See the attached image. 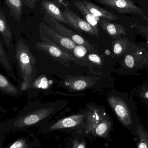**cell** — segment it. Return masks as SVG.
Masks as SVG:
<instances>
[{
    "instance_id": "1",
    "label": "cell",
    "mask_w": 148,
    "mask_h": 148,
    "mask_svg": "<svg viewBox=\"0 0 148 148\" xmlns=\"http://www.w3.org/2000/svg\"><path fill=\"white\" fill-rule=\"evenodd\" d=\"M56 105H44L41 108L25 111L4 124L3 131H15L45 123L61 109Z\"/></svg>"
},
{
    "instance_id": "2",
    "label": "cell",
    "mask_w": 148,
    "mask_h": 148,
    "mask_svg": "<svg viewBox=\"0 0 148 148\" xmlns=\"http://www.w3.org/2000/svg\"><path fill=\"white\" fill-rule=\"evenodd\" d=\"M16 58L23 80L21 89L25 90L29 87L34 77L36 61L29 48L21 39H20L17 45Z\"/></svg>"
},
{
    "instance_id": "3",
    "label": "cell",
    "mask_w": 148,
    "mask_h": 148,
    "mask_svg": "<svg viewBox=\"0 0 148 148\" xmlns=\"http://www.w3.org/2000/svg\"><path fill=\"white\" fill-rule=\"evenodd\" d=\"M41 40V42H38L36 44L37 49L45 52L63 65L66 64V65L71 62L76 64L79 63L78 59L71 53L47 40Z\"/></svg>"
},
{
    "instance_id": "4",
    "label": "cell",
    "mask_w": 148,
    "mask_h": 148,
    "mask_svg": "<svg viewBox=\"0 0 148 148\" xmlns=\"http://www.w3.org/2000/svg\"><path fill=\"white\" fill-rule=\"evenodd\" d=\"M40 38L47 40L73 54L76 44L69 38L56 32L50 26L44 23L40 25Z\"/></svg>"
},
{
    "instance_id": "5",
    "label": "cell",
    "mask_w": 148,
    "mask_h": 148,
    "mask_svg": "<svg viewBox=\"0 0 148 148\" xmlns=\"http://www.w3.org/2000/svg\"><path fill=\"white\" fill-rule=\"evenodd\" d=\"M45 20L49 23L50 27L54 30L60 33L63 36L69 38L77 45H81L85 46L88 50L89 51H93L91 44L83 37L79 34L75 32L73 30L70 29L67 27L62 24L60 22L56 21L55 19L52 18L47 14H45L44 16Z\"/></svg>"
},
{
    "instance_id": "6",
    "label": "cell",
    "mask_w": 148,
    "mask_h": 148,
    "mask_svg": "<svg viewBox=\"0 0 148 148\" xmlns=\"http://www.w3.org/2000/svg\"><path fill=\"white\" fill-rule=\"evenodd\" d=\"M107 100L121 123L127 128L132 126L133 124L132 115L126 103L121 98L114 96L108 97Z\"/></svg>"
},
{
    "instance_id": "7",
    "label": "cell",
    "mask_w": 148,
    "mask_h": 148,
    "mask_svg": "<svg viewBox=\"0 0 148 148\" xmlns=\"http://www.w3.org/2000/svg\"><path fill=\"white\" fill-rule=\"evenodd\" d=\"M96 2L111 8L123 14H145L141 9L136 6L132 0H94Z\"/></svg>"
},
{
    "instance_id": "8",
    "label": "cell",
    "mask_w": 148,
    "mask_h": 148,
    "mask_svg": "<svg viewBox=\"0 0 148 148\" xmlns=\"http://www.w3.org/2000/svg\"><path fill=\"white\" fill-rule=\"evenodd\" d=\"M87 112L83 114L74 115L59 120L48 127L49 131L56 130L76 128L83 125L86 121Z\"/></svg>"
},
{
    "instance_id": "9",
    "label": "cell",
    "mask_w": 148,
    "mask_h": 148,
    "mask_svg": "<svg viewBox=\"0 0 148 148\" xmlns=\"http://www.w3.org/2000/svg\"><path fill=\"white\" fill-rule=\"evenodd\" d=\"M63 13L64 16L71 23L78 33L81 34V31H83L90 35L96 36L94 29L86 20L81 18L70 10L66 9Z\"/></svg>"
},
{
    "instance_id": "10",
    "label": "cell",
    "mask_w": 148,
    "mask_h": 148,
    "mask_svg": "<svg viewBox=\"0 0 148 148\" xmlns=\"http://www.w3.org/2000/svg\"><path fill=\"white\" fill-rule=\"evenodd\" d=\"M41 4L43 9L45 10L46 14L58 22L67 24L74 30L76 31L71 23L64 16L63 12L61 11L55 3L48 0H43L41 2Z\"/></svg>"
},
{
    "instance_id": "11",
    "label": "cell",
    "mask_w": 148,
    "mask_h": 148,
    "mask_svg": "<svg viewBox=\"0 0 148 148\" xmlns=\"http://www.w3.org/2000/svg\"><path fill=\"white\" fill-rule=\"evenodd\" d=\"M107 115L103 109L92 108L87 112L86 123L87 130L88 133H92L96 127Z\"/></svg>"
},
{
    "instance_id": "12",
    "label": "cell",
    "mask_w": 148,
    "mask_h": 148,
    "mask_svg": "<svg viewBox=\"0 0 148 148\" xmlns=\"http://www.w3.org/2000/svg\"><path fill=\"white\" fill-rule=\"evenodd\" d=\"M113 123L108 115L96 127L92 134L95 137L103 138L109 141H111L110 132L113 130Z\"/></svg>"
},
{
    "instance_id": "13",
    "label": "cell",
    "mask_w": 148,
    "mask_h": 148,
    "mask_svg": "<svg viewBox=\"0 0 148 148\" xmlns=\"http://www.w3.org/2000/svg\"><path fill=\"white\" fill-rule=\"evenodd\" d=\"M82 1L87 8L95 17L105 19L109 21L118 20L117 16L107 10L87 0H83Z\"/></svg>"
},
{
    "instance_id": "14",
    "label": "cell",
    "mask_w": 148,
    "mask_h": 148,
    "mask_svg": "<svg viewBox=\"0 0 148 148\" xmlns=\"http://www.w3.org/2000/svg\"><path fill=\"white\" fill-rule=\"evenodd\" d=\"M74 4L81 12L83 16L85 18V20L92 26L95 32L96 37H99V29L98 27V22L101 18L95 17L94 15L92 14L84 5L82 1L81 0L75 1L74 2Z\"/></svg>"
},
{
    "instance_id": "15",
    "label": "cell",
    "mask_w": 148,
    "mask_h": 148,
    "mask_svg": "<svg viewBox=\"0 0 148 148\" xmlns=\"http://www.w3.org/2000/svg\"><path fill=\"white\" fill-rule=\"evenodd\" d=\"M98 24L112 38H116L122 35L126 34L125 28L121 24L111 23L102 18L100 19Z\"/></svg>"
},
{
    "instance_id": "16",
    "label": "cell",
    "mask_w": 148,
    "mask_h": 148,
    "mask_svg": "<svg viewBox=\"0 0 148 148\" xmlns=\"http://www.w3.org/2000/svg\"><path fill=\"white\" fill-rule=\"evenodd\" d=\"M0 33L3 37L5 43L10 47L12 42V35L10 27L7 22L5 14L0 8Z\"/></svg>"
},
{
    "instance_id": "17",
    "label": "cell",
    "mask_w": 148,
    "mask_h": 148,
    "mask_svg": "<svg viewBox=\"0 0 148 148\" xmlns=\"http://www.w3.org/2000/svg\"><path fill=\"white\" fill-rule=\"evenodd\" d=\"M67 84V87L71 90L80 91L88 88L92 84L86 77H81L71 78Z\"/></svg>"
},
{
    "instance_id": "18",
    "label": "cell",
    "mask_w": 148,
    "mask_h": 148,
    "mask_svg": "<svg viewBox=\"0 0 148 148\" xmlns=\"http://www.w3.org/2000/svg\"><path fill=\"white\" fill-rule=\"evenodd\" d=\"M0 89L4 94L17 97L20 91L3 75L0 74Z\"/></svg>"
},
{
    "instance_id": "19",
    "label": "cell",
    "mask_w": 148,
    "mask_h": 148,
    "mask_svg": "<svg viewBox=\"0 0 148 148\" xmlns=\"http://www.w3.org/2000/svg\"><path fill=\"white\" fill-rule=\"evenodd\" d=\"M10 10V14L17 21L21 22L22 13V0H4Z\"/></svg>"
},
{
    "instance_id": "20",
    "label": "cell",
    "mask_w": 148,
    "mask_h": 148,
    "mask_svg": "<svg viewBox=\"0 0 148 148\" xmlns=\"http://www.w3.org/2000/svg\"><path fill=\"white\" fill-rule=\"evenodd\" d=\"M0 65L7 72L8 75L11 77L15 82H18L12 66L8 60V58L5 54V51L2 46L1 42H0Z\"/></svg>"
},
{
    "instance_id": "21",
    "label": "cell",
    "mask_w": 148,
    "mask_h": 148,
    "mask_svg": "<svg viewBox=\"0 0 148 148\" xmlns=\"http://www.w3.org/2000/svg\"><path fill=\"white\" fill-rule=\"evenodd\" d=\"M136 133L138 138L137 148H148V131L142 124L138 125Z\"/></svg>"
},
{
    "instance_id": "22",
    "label": "cell",
    "mask_w": 148,
    "mask_h": 148,
    "mask_svg": "<svg viewBox=\"0 0 148 148\" xmlns=\"http://www.w3.org/2000/svg\"><path fill=\"white\" fill-rule=\"evenodd\" d=\"M112 45L114 54L119 56L123 54L127 49L128 46V40L126 38H120L113 42Z\"/></svg>"
},
{
    "instance_id": "23",
    "label": "cell",
    "mask_w": 148,
    "mask_h": 148,
    "mask_svg": "<svg viewBox=\"0 0 148 148\" xmlns=\"http://www.w3.org/2000/svg\"><path fill=\"white\" fill-rule=\"evenodd\" d=\"M87 50L85 46L76 44L73 50V54L76 59H82L87 55Z\"/></svg>"
},
{
    "instance_id": "24",
    "label": "cell",
    "mask_w": 148,
    "mask_h": 148,
    "mask_svg": "<svg viewBox=\"0 0 148 148\" xmlns=\"http://www.w3.org/2000/svg\"><path fill=\"white\" fill-rule=\"evenodd\" d=\"M131 27L136 29L142 36L148 40V25H139L134 23H132Z\"/></svg>"
},
{
    "instance_id": "25",
    "label": "cell",
    "mask_w": 148,
    "mask_h": 148,
    "mask_svg": "<svg viewBox=\"0 0 148 148\" xmlns=\"http://www.w3.org/2000/svg\"><path fill=\"white\" fill-rule=\"evenodd\" d=\"M125 65L129 68L132 69L134 67L135 61L134 56L131 55H127L124 59Z\"/></svg>"
},
{
    "instance_id": "26",
    "label": "cell",
    "mask_w": 148,
    "mask_h": 148,
    "mask_svg": "<svg viewBox=\"0 0 148 148\" xmlns=\"http://www.w3.org/2000/svg\"><path fill=\"white\" fill-rule=\"evenodd\" d=\"M88 58L91 62L98 65H101L102 64V60L101 57L96 54L91 53L88 55Z\"/></svg>"
},
{
    "instance_id": "27",
    "label": "cell",
    "mask_w": 148,
    "mask_h": 148,
    "mask_svg": "<svg viewBox=\"0 0 148 148\" xmlns=\"http://www.w3.org/2000/svg\"><path fill=\"white\" fill-rule=\"evenodd\" d=\"M28 145L23 139H20L13 143L9 148H27Z\"/></svg>"
},
{
    "instance_id": "28",
    "label": "cell",
    "mask_w": 148,
    "mask_h": 148,
    "mask_svg": "<svg viewBox=\"0 0 148 148\" xmlns=\"http://www.w3.org/2000/svg\"><path fill=\"white\" fill-rule=\"evenodd\" d=\"M22 1L25 6L30 8L33 9L35 7L36 2L35 0H22Z\"/></svg>"
},
{
    "instance_id": "29",
    "label": "cell",
    "mask_w": 148,
    "mask_h": 148,
    "mask_svg": "<svg viewBox=\"0 0 148 148\" xmlns=\"http://www.w3.org/2000/svg\"><path fill=\"white\" fill-rule=\"evenodd\" d=\"M140 96L142 98L148 100V89H142L141 91H140Z\"/></svg>"
},
{
    "instance_id": "30",
    "label": "cell",
    "mask_w": 148,
    "mask_h": 148,
    "mask_svg": "<svg viewBox=\"0 0 148 148\" xmlns=\"http://www.w3.org/2000/svg\"><path fill=\"white\" fill-rule=\"evenodd\" d=\"M75 148H86V145L83 143L78 144L77 146H75Z\"/></svg>"
},
{
    "instance_id": "31",
    "label": "cell",
    "mask_w": 148,
    "mask_h": 148,
    "mask_svg": "<svg viewBox=\"0 0 148 148\" xmlns=\"http://www.w3.org/2000/svg\"><path fill=\"white\" fill-rule=\"evenodd\" d=\"M142 16L143 17V19H144L145 21L148 22V15L146 16V15L144 14L142 15Z\"/></svg>"
},
{
    "instance_id": "32",
    "label": "cell",
    "mask_w": 148,
    "mask_h": 148,
    "mask_svg": "<svg viewBox=\"0 0 148 148\" xmlns=\"http://www.w3.org/2000/svg\"><path fill=\"white\" fill-rule=\"evenodd\" d=\"M38 0H35V1L36 3L38 1Z\"/></svg>"
}]
</instances>
